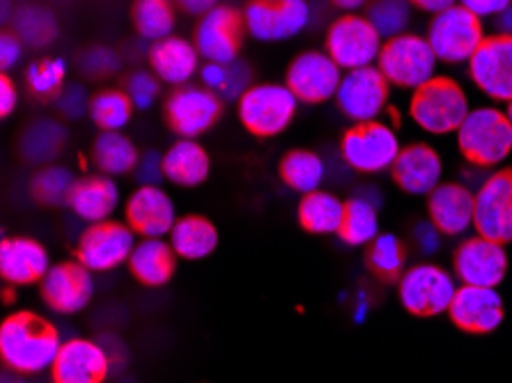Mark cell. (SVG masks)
Here are the masks:
<instances>
[{"instance_id": "obj_1", "label": "cell", "mask_w": 512, "mask_h": 383, "mask_svg": "<svg viewBox=\"0 0 512 383\" xmlns=\"http://www.w3.org/2000/svg\"><path fill=\"white\" fill-rule=\"evenodd\" d=\"M60 347L56 328L35 312H14L0 326V356L17 374L49 370Z\"/></svg>"}, {"instance_id": "obj_2", "label": "cell", "mask_w": 512, "mask_h": 383, "mask_svg": "<svg viewBox=\"0 0 512 383\" xmlns=\"http://www.w3.org/2000/svg\"><path fill=\"white\" fill-rule=\"evenodd\" d=\"M457 147L469 166L490 170L512 152V122L499 108H476L457 129Z\"/></svg>"}, {"instance_id": "obj_3", "label": "cell", "mask_w": 512, "mask_h": 383, "mask_svg": "<svg viewBox=\"0 0 512 383\" xmlns=\"http://www.w3.org/2000/svg\"><path fill=\"white\" fill-rule=\"evenodd\" d=\"M409 115L428 134H453L469 115V99L464 90L448 76H434L414 90Z\"/></svg>"}, {"instance_id": "obj_4", "label": "cell", "mask_w": 512, "mask_h": 383, "mask_svg": "<svg viewBox=\"0 0 512 383\" xmlns=\"http://www.w3.org/2000/svg\"><path fill=\"white\" fill-rule=\"evenodd\" d=\"M377 67L395 88L418 90L434 78L437 56H434L428 37L402 33L386 39Z\"/></svg>"}, {"instance_id": "obj_5", "label": "cell", "mask_w": 512, "mask_h": 383, "mask_svg": "<svg viewBox=\"0 0 512 383\" xmlns=\"http://www.w3.org/2000/svg\"><path fill=\"white\" fill-rule=\"evenodd\" d=\"M299 99L281 83L251 85L239 99V120L258 138H274L290 127Z\"/></svg>"}, {"instance_id": "obj_6", "label": "cell", "mask_w": 512, "mask_h": 383, "mask_svg": "<svg viewBox=\"0 0 512 383\" xmlns=\"http://www.w3.org/2000/svg\"><path fill=\"white\" fill-rule=\"evenodd\" d=\"M483 39V19L471 14L460 3L434 14L428 26V42L434 56L441 62H448V65L469 62L478 46L483 44Z\"/></svg>"}, {"instance_id": "obj_7", "label": "cell", "mask_w": 512, "mask_h": 383, "mask_svg": "<svg viewBox=\"0 0 512 383\" xmlns=\"http://www.w3.org/2000/svg\"><path fill=\"white\" fill-rule=\"evenodd\" d=\"M400 154L395 131L384 122L354 124L340 140V156L349 168L361 175H375L391 170Z\"/></svg>"}, {"instance_id": "obj_8", "label": "cell", "mask_w": 512, "mask_h": 383, "mask_svg": "<svg viewBox=\"0 0 512 383\" xmlns=\"http://www.w3.org/2000/svg\"><path fill=\"white\" fill-rule=\"evenodd\" d=\"M382 46V35L359 14H343L327 30V53L345 72L377 65Z\"/></svg>"}, {"instance_id": "obj_9", "label": "cell", "mask_w": 512, "mask_h": 383, "mask_svg": "<svg viewBox=\"0 0 512 383\" xmlns=\"http://www.w3.org/2000/svg\"><path fill=\"white\" fill-rule=\"evenodd\" d=\"M455 280L434 264H418L400 278V303L416 317H434L448 312L455 299Z\"/></svg>"}, {"instance_id": "obj_10", "label": "cell", "mask_w": 512, "mask_h": 383, "mask_svg": "<svg viewBox=\"0 0 512 383\" xmlns=\"http://www.w3.org/2000/svg\"><path fill=\"white\" fill-rule=\"evenodd\" d=\"M308 0H251L244 10L246 33L260 42L297 37L310 23Z\"/></svg>"}, {"instance_id": "obj_11", "label": "cell", "mask_w": 512, "mask_h": 383, "mask_svg": "<svg viewBox=\"0 0 512 383\" xmlns=\"http://www.w3.org/2000/svg\"><path fill=\"white\" fill-rule=\"evenodd\" d=\"M473 228L480 237L510 244L512 241V168L496 170L476 191Z\"/></svg>"}, {"instance_id": "obj_12", "label": "cell", "mask_w": 512, "mask_h": 383, "mask_svg": "<svg viewBox=\"0 0 512 383\" xmlns=\"http://www.w3.org/2000/svg\"><path fill=\"white\" fill-rule=\"evenodd\" d=\"M389 81L379 67H361L343 74L336 92V104L354 124L375 122L389 101Z\"/></svg>"}, {"instance_id": "obj_13", "label": "cell", "mask_w": 512, "mask_h": 383, "mask_svg": "<svg viewBox=\"0 0 512 383\" xmlns=\"http://www.w3.org/2000/svg\"><path fill=\"white\" fill-rule=\"evenodd\" d=\"M134 234L136 232L129 225L115 221L88 225V230L81 234L79 246H76V260L92 273L113 271L120 264L129 262L136 248Z\"/></svg>"}, {"instance_id": "obj_14", "label": "cell", "mask_w": 512, "mask_h": 383, "mask_svg": "<svg viewBox=\"0 0 512 383\" xmlns=\"http://www.w3.org/2000/svg\"><path fill=\"white\" fill-rule=\"evenodd\" d=\"M223 101L207 88L182 85L166 101V117L170 129L182 138H198L219 122Z\"/></svg>"}, {"instance_id": "obj_15", "label": "cell", "mask_w": 512, "mask_h": 383, "mask_svg": "<svg viewBox=\"0 0 512 383\" xmlns=\"http://www.w3.org/2000/svg\"><path fill=\"white\" fill-rule=\"evenodd\" d=\"M471 81L494 101H512V37L496 33L483 39L469 60Z\"/></svg>"}, {"instance_id": "obj_16", "label": "cell", "mask_w": 512, "mask_h": 383, "mask_svg": "<svg viewBox=\"0 0 512 383\" xmlns=\"http://www.w3.org/2000/svg\"><path fill=\"white\" fill-rule=\"evenodd\" d=\"M340 81H343V69L329 53L306 51L290 62L285 85L304 104H322L336 97Z\"/></svg>"}, {"instance_id": "obj_17", "label": "cell", "mask_w": 512, "mask_h": 383, "mask_svg": "<svg viewBox=\"0 0 512 383\" xmlns=\"http://www.w3.org/2000/svg\"><path fill=\"white\" fill-rule=\"evenodd\" d=\"M246 33L244 14H239L232 7L216 5L212 12L200 19L196 28V49L200 58L216 65H230L239 60Z\"/></svg>"}, {"instance_id": "obj_18", "label": "cell", "mask_w": 512, "mask_h": 383, "mask_svg": "<svg viewBox=\"0 0 512 383\" xmlns=\"http://www.w3.org/2000/svg\"><path fill=\"white\" fill-rule=\"evenodd\" d=\"M453 264L455 276L462 280V285L496 289L508 273L506 246L476 234V237L462 241L460 248L455 250Z\"/></svg>"}, {"instance_id": "obj_19", "label": "cell", "mask_w": 512, "mask_h": 383, "mask_svg": "<svg viewBox=\"0 0 512 383\" xmlns=\"http://www.w3.org/2000/svg\"><path fill=\"white\" fill-rule=\"evenodd\" d=\"M92 294H95L92 271L85 269L81 262L56 264L42 280V296L46 306L53 312H60V315L81 312L92 301Z\"/></svg>"}, {"instance_id": "obj_20", "label": "cell", "mask_w": 512, "mask_h": 383, "mask_svg": "<svg viewBox=\"0 0 512 383\" xmlns=\"http://www.w3.org/2000/svg\"><path fill=\"white\" fill-rule=\"evenodd\" d=\"M111 372V356L92 340H67L51 367L53 383H104Z\"/></svg>"}, {"instance_id": "obj_21", "label": "cell", "mask_w": 512, "mask_h": 383, "mask_svg": "<svg viewBox=\"0 0 512 383\" xmlns=\"http://www.w3.org/2000/svg\"><path fill=\"white\" fill-rule=\"evenodd\" d=\"M451 322L464 333L487 335L503 322V301L492 287L462 285L448 308Z\"/></svg>"}, {"instance_id": "obj_22", "label": "cell", "mask_w": 512, "mask_h": 383, "mask_svg": "<svg viewBox=\"0 0 512 383\" xmlns=\"http://www.w3.org/2000/svg\"><path fill=\"white\" fill-rule=\"evenodd\" d=\"M124 214L129 228L143 239H164L177 223L173 200L161 186H141L131 193Z\"/></svg>"}, {"instance_id": "obj_23", "label": "cell", "mask_w": 512, "mask_h": 383, "mask_svg": "<svg viewBox=\"0 0 512 383\" xmlns=\"http://www.w3.org/2000/svg\"><path fill=\"white\" fill-rule=\"evenodd\" d=\"M441 173L444 163L439 152L425 143L402 147L391 168L395 186L409 195H430L441 184Z\"/></svg>"}, {"instance_id": "obj_24", "label": "cell", "mask_w": 512, "mask_h": 383, "mask_svg": "<svg viewBox=\"0 0 512 383\" xmlns=\"http://www.w3.org/2000/svg\"><path fill=\"white\" fill-rule=\"evenodd\" d=\"M428 214L430 223L446 237L467 232L476 214V193L464 184H439L428 195Z\"/></svg>"}, {"instance_id": "obj_25", "label": "cell", "mask_w": 512, "mask_h": 383, "mask_svg": "<svg viewBox=\"0 0 512 383\" xmlns=\"http://www.w3.org/2000/svg\"><path fill=\"white\" fill-rule=\"evenodd\" d=\"M49 271V255L35 239H3V244H0V276H3L5 283L35 285L42 283Z\"/></svg>"}, {"instance_id": "obj_26", "label": "cell", "mask_w": 512, "mask_h": 383, "mask_svg": "<svg viewBox=\"0 0 512 383\" xmlns=\"http://www.w3.org/2000/svg\"><path fill=\"white\" fill-rule=\"evenodd\" d=\"M200 53L196 44L186 42L182 37H166L161 42H154L150 49V65L154 76L159 81L182 88L198 72Z\"/></svg>"}, {"instance_id": "obj_27", "label": "cell", "mask_w": 512, "mask_h": 383, "mask_svg": "<svg viewBox=\"0 0 512 383\" xmlns=\"http://www.w3.org/2000/svg\"><path fill=\"white\" fill-rule=\"evenodd\" d=\"M118 205L120 191L111 177L79 179L67 202L72 214L88 225L111 221L113 211L118 209Z\"/></svg>"}, {"instance_id": "obj_28", "label": "cell", "mask_w": 512, "mask_h": 383, "mask_svg": "<svg viewBox=\"0 0 512 383\" xmlns=\"http://www.w3.org/2000/svg\"><path fill=\"white\" fill-rule=\"evenodd\" d=\"M129 269L138 283L147 287L168 285V280L175 273V250L170 241L164 239L138 241L129 257Z\"/></svg>"}, {"instance_id": "obj_29", "label": "cell", "mask_w": 512, "mask_h": 383, "mask_svg": "<svg viewBox=\"0 0 512 383\" xmlns=\"http://www.w3.org/2000/svg\"><path fill=\"white\" fill-rule=\"evenodd\" d=\"M164 173L170 184L193 189L209 177V156L193 138H182L164 154Z\"/></svg>"}, {"instance_id": "obj_30", "label": "cell", "mask_w": 512, "mask_h": 383, "mask_svg": "<svg viewBox=\"0 0 512 383\" xmlns=\"http://www.w3.org/2000/svg\"><path fill=\"white\" fill-rule=\"evenodd\" d=\"M170 246H173L175 255L184 257V260H203L219 246V232H216L214 223L203 216H182L170 230Z\"/></svg>"}, {"instance_id": "obj_31", "label": "cell", "mask_w": 512, "mask_h": 383, "mask_svg": "<svg viewBox=\"0 0 512 383\" xmlns=\"http://www.w3.org/2000/svg\"><path fill=\"white\" fill-rule=\"evenodd\" d=\"M136 145L120 134V131H102L92 147V161L99 168V173L106 177H120L134 173L138 166Z\"/></svg>"}, {"instance_id": "obj_32", "label": "cell", "mask_w": 512, "mask_h": 383, "mask_svg": "<svg viewBox=\"0 0 512 383\" xmlns=\"http://www.w3.org/2000/svg\"><path fill=\"white\" fill-rule=\"evenodd\" d=\"M345 218V202L329 191L306 193L299 202V223L310 234H338Z\"/></svg>"}, {"instance_id": "obj_33", "label": "cell", "mask_w": 512, "mask_h": 383, "mask_svg": "<svg viewBox=\"0 0 512 383\" xmlns=\"http://www.w3.org/2000/svg\"><path fill=\"white\" fill-rule=\"evenodd\" d=\"M327 177V166L322 156L308 150L287 152L281 161V179L287 189L297 191L301 195L320 191V186Z\"/></svg>"}, {"instance_id": "obj_34", "label": "cell", "mask_w": 512, "mask_h": 383, "mask_svg": "<svg viewBox=\"0 0 512 383\" xmlns=\"http://www.w3.org/2000/svg\"><path fill=\"white\" fill-rule=\"evenodd\" d=\"M338 237L347 246H370L379 237V216L377 202L366 195L345 202V218L340 225Z\"/></svg>"}, {"instance_id": "obj_35", "label": "cell", "mask_w": 512, "mask_h": 383, "mask_svg": "<svg viewBox=\"0 0 512 383\" xmlns=\"http://www.w3.org/2000/svg\"><path fill=\"white\" fill-rule=\"evenodd\" d=\"M67 131L56 120L33 122L21 136V154L28 163H49L60 154Z\"/></svg>"}, {"instance_id": "obj_36", "label": "cell", "mask_w": 512, "mask_h": 383, "mask_svg": "<svg viewBox=\"0 0 512 383\" xmlns=\"http://www.w3.org/2000/svg\"><path fill=\"white\" fill-rule=\"evenodd\" d=\"M14 35L33 49H44L58 37V21L44 7H21L12 19Z\"/></svg>"}, {"instance_id": "obj_37", "label": "cell", "mask_w": 512, "mask_h": 383, "mask_svg": "<svg viewBox=\"0 0 512 383\" xmlns=\"http://www.w3.org/2000/svg\"><path fill=\"white\" fill-rule=\"evenodd\" d=\"M134 26L138 35L150 42L170 37L175 28V10L170 0H136Z\"/></svg>"}, {"instance_id": "obj_38", "label": "cell", "mask_w": 512, "mask_h": 383, "mask_svg": "<svg viewBox=\"0 0 512 383\" xmlns=\"http://www.w3.org/2000/svg\"><path fill=\"white\" fill-rule=\"evenodd\" d=\"M134 104L127 92L122 90H102L92 97L90 117L102 131H122L131 120Z\"/></svg>"}, {"instance_id": "obj_39", "label": "cell", "mask_w": 512, "mask_h": 383, "mask_svg": "<svg viewBox=\"0 0 512 383\" xmlns=\"http://www.w3.org/2000/svg\"><path fill=\"white\" fill-rule=\"evenodd\" d=\"M407 250L395 234H379L368 248V267L382 280H398L405 269Z\"/></svg>"}, {"instance_id": "obj_40", "label": "cell", "mask_w": 512, "mask_h": 383, "mask_svg": "<svg viewBox=\"0 0 512 383\" xmlns=\"http://www.w3.org/2000/svg\"><path fill=\"white\" fill-rule=\"evenodd\" d=\"M74 186H76V179L67 168L46 166L35 175L33 184H30V191H33V198L37 202H42V205L60 207V205H67Z\"/></svg>"}, {"instance_id": "obj_41", "label": "cell", "mask_w": 512, "mask_h": 383, "mask_svg": "<svg viewBox=\"0 0 512 383\" xmlns=\"http://www.w3.org/2000/svg\"><path fill=\"white\" fill-rule=\"evenodd\" d=\"M366 19L375 26L382 39L398 37L407 33L411 3L409 0H370Z\"/></svg>"}, {"instance_id": "obj_42", "label": "cell", "mask_w": 512, "mask_h": 383, "mask_svg": "<svg viewBox=\"0 0 512 383\" xmlns=\"http://www.w3.org/2000/svg\"><path fill=\"white\" fill-rule=\"evenodd\" d=\"M65 74L67 67L60 58H44L37 60L28 67L26 72V83L30 95H35L37 99H56L60 95V90L65 88Z\"/></svg>"}, {"instance_id": "obj_43", "label": "cell", "mask_w": 512, "mask_h": 383, "mask_svg": "<svg viewBox=\"0 0 512 383\" xmlns=\"http://www.w3.org/2000/svg\"><path fill=\"white\" fill-rule=\"evenodd\" d=\"M159 78L147 72H134L127 78V95L138 111H147L159 97Z\"/></svg>"}, {"instance_id": "obj_44", "label": "cell", "mask_w": 512, "mask_h": 383, "mask_svg": "<svg viewBox=\"0 0 512 383\" xmlns=\"http://www.w3.org/2000/svg\"><path fill=\"white\" fill-rule=\"evenodd\" d=\"M79 67L85 76L104 78L118 72L120 58L115 56V51L108 49V46H95V49L83 53L79 60Z\"/></svg>"}, {"instance_id": "obj_45", "label": "cell", "mask_w": 512, "mask_h": 383, "mask_svg": "<svg viewBox=\"0 0 512 383\" xmlns=\"http://www.w3.org/2000/svg\"><path fill=\"white\" fill-rule=\"evenodd\" d=\"M248 88H251V69L246 62L235 60L226 65V81L216 95L221 97V101H239Z\"/></svg>"}, {"instance_id": "obj_46", "label": "cell", "mask_w": 512, "mask_h": 383, "mask_svg": "<svg viewBox=\"0 0 512 383\" xmlns=\"http://www.w3.org/2000/svg\"><path fill=\"white\" fill-rule=\"evenodd\" d=\"M92 99H88L83 85H65L56 97L58 111L67 117V120H79L85 113H90Z\"/></svg>"}, {"instance_id": "obj_47", "label": "cell", "mask_w": 512, "mask_h": 383, "mask_svg": "<svg viewBox=\"0 0 512 383\" xmlns=\"http://www.w3.org/2000/svg\"><path fill=\"white\" fill-rule=\"evenodd\" d=\"M134 177L141 186H161V182L166 179L164 156L157 152H145L141 159H138Z\"/></svg>"}, {"instance_id": "obj_48", "label": "cell", "mask_w": 512, "mask_h": 383, "mask_svg": "<svg viewBox=\"0 0 512 383\" xmlns=\"http://www.w3.org/2000/svg\"><path fill=\"white\" fill-rule=\"evenodd\" d=\"M21 56H23L21 39L14 33H3V37H0V67H3V72L12 69L14 65H19Z\"/></svg>"}, {"instance_id": "obj_49", "label": "cell", "mask_w": 512, "mask_h": 383, "mask_svg": "<svg viewBox=\"0 0 512 383\" xmlns=\"http://www.w3.org/2000/svg\"><path fill=\"white\" fill-rule=\"evenodd\" d=\"M462 7H467L471 14L485 19V17H499L512 5V0H457Z\"/></svg>"}, {"instance_id": "obj_50", "label": "cell", "mask_w": 512, "mask_h": 383, "mask_svg": "<svg viewBox=\"0 0 512 383\" xmlns=\"http://www.w3.org/2000/svg\"><path fill=\"white\" fill-rule=\"evenodd\" d=\"M19 104V92L17 85L12 83L10 76H0V115L10 117L14 113V108Z\"/></svg>"}, {"instance_id": "obj_51", "label": "cell", "mask_w": 512, "mask_h": 383, "mask_svg": "<svg viewBox=\"0 0 512 383\" xmlns=\"http://www.w3.org/2000/svg\"><path fill=\"white\" fill-rule=\"evenodd\" d=\"M414 239H416L418 248H421L425 255H430V253H434V250H439L441 232L434 228L432 223H421L414 232Z\"/></svg>"}, {"instance_id": "obj_52", "label": "cell", "mask_w": 512, "mask_h": 383, "mask_svg": "<svg viewBox=\"0 0 512 383\" xmlns=\"http://www.w3.org/2000/svg\"><path fill=\"white\" fill-rule=\"evenodd\" d=\"M200 78H203V85L207 90H212L214 95L221 90L223 81H226V65H216V62H207V65L200 69Z\"/></svg>"}, {"instance_id": "obj_53", "label": "cell", "mask_w": 512, "mask_h": 383, "mask_svg": "<svg viewBox=\"0 0 512 383\" xmlns=\"http://www.w3.org/2000/svg\"><path fill=\"white\" fill-rule=\"evenodd\" d=\"M173 3L180 7L182 12L193 14V17H200V19L216 7V0H173Z\"/></svg>"}, {"instance_id": "obj_54", "label": "cell", "mask_w": 512, "mask_h": 383, "mask_svg": "<svg viewBox=\"0 0 512 383\" xmlns=\"http://www.w3.org/2000/svg\"><path fill=\"white\" fill-rule=\"evenodd\" d=\"M411 5L418 7V10L423 12H430V14H439L448 10V7L457 5V0H409Z\"/></svg>"}, {"instance_id": "obj_55", "label": "cell", "mask_w": 512, "mask_h": 383, "mask_svg": "<svg viewBox=\"0 0 512 383\" xmlns=\"http://www.w3.org/2000/svg\"><path fill=\"white\" fill-rule=\"evenodd\" d=\"M370 0H331L333 7L343 10L345 14H354V10H361L363 5H368Z\"/></svg>"}, {"instance_id": "obj_56", "label": "cell", "mask_w": 512, "mask_h": 383, "mask_svg": "<svg viewBox=\"0 0 512 383\" xmlns=\"http://www.w3.org/2000/svg\"><path fill=\"white\" fill-rule=\"evenodd\" d=\"M496 26H499V33L512 37V5L508 7L506 12L499 14V21H496Z\"/></svg>"}, {"instance_id": "obj_57", "label": "cell", "mask_w": 512, "mask_h": 383, "mask_svg": "<svg viewBox=\"0 0 512 383\" xmlns=\"http://www.w3.org/2000/svg\"><path fill=\"white\" fill-rule=\"evenodd\" d=\"M508 117H510V122H512V101L508 104Z\"/></svg>"}]
</instances>
